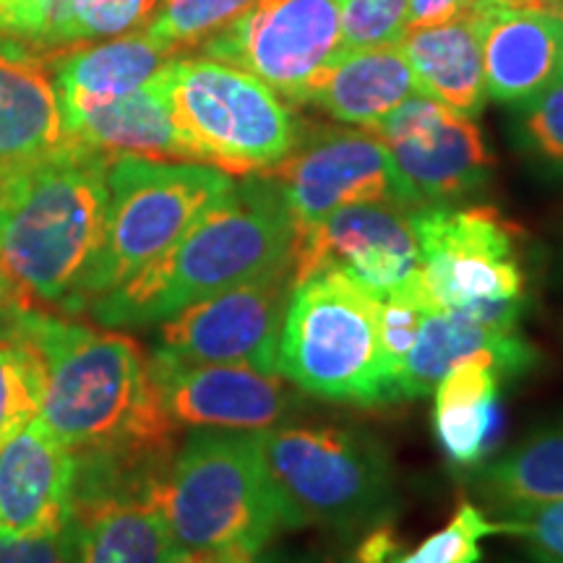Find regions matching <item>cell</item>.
Instances as JSON below:
<instances>
[{
    "label": "cell",
    "mask_w": 563,
    "mask_h": 563,
    "mask_svg": "<svg viewBox=\"0 0 563 563\" xmlns=\"http://www.w3.org/2000/svg\"><path fill=\"white\" fill-rule=\"evenodd\" d=\"M3 342L32 355L40 420L74 460H173L178 431L159 405L150 352L131 334L26 302Z\"/></svg>",
    "instance_id": "6da1fadb"
},
{
    "label": "cell",
    "mask_w": 563,
    "mask_h": 563,
    "mask_svg": "<svg viewBox=\"0 0 563 563\" xmlns=\"http://www.w3.org/2000/svg\"><path fill=\"white\" fill-rule=\"evenodd\" d=\"M295 238L298 228L277 183L266 175H245L165 256L89 302L87 313L108 329L162 323L191 302L292 269Z\"/></svg>",
    "instance_id": "7a4b0ae2"
},
{
    "label": "cell",
    "mask_w": 563,
    "mask_h": 563,
    "mask_svg": "<svg viewBox=\"0 0 563 563\" xmlns=\"http://www.w3.org/2000/svg\"><path fill=\"white\" fill-rule=\"evenodd\" d=\"M108 154L68 144L0 188V269L30 306L68 316L100 253Z\"/></svg>",
    "instance_id": "3957f363"
},
{
    "label": "cell",
    "mask_w": 563,
    "mask_h": 563,
    "mask_svg": "<svg viewBox=\"0 0 563 563\" xmlns=\"http://www.w3.org/2000/svg\"><path fill=\"white\" fill-rule=\"evenodd\" d=\"M154 506L178 551L245 548L264 553L295 530L266 464L262 431L196 428L175 449Z\"/></svg>",
    "instance_id": "277c9868"
},
{
    "label": "cell",
    "mask_w": 563,
    "mask_h": 563,
    "mask_svg": "<svg viewBox=\"0 0 563 563\" xmlns=\"http://www.w3.org/2000/svg\"><path fill=\"white\" fill-rule=\"evenodd\" d=\"M378 316L382 300L347 274L308 277L287 302L277 371L302 394L327 402L394 405Z\"/></svg>",
    "instance_id": "5b68a950"
},
{
    "label": "cell",
    "mask_w": 563,
    "mask_h": 563,
    "mask_svg": "<svg viewBox=\"0 0 563 563\" xmlns=\"http://www.w3.org/2000/svg\"><path fill=\"white\" fill-rule=\"evenodd\" d=\"M262 446L295 530L368 534L389 525L397 483L384 443L344 426H277Z\"/></svg>",
    "instance_id": "8992f818"
},
{
    "label": "cell",
    "mask_w": 563,
    "mask_h": 563,
    "mask_svg": "<svg viewBox=\"0 0 563 563\" xmlns=\"http://www.w3.org/2000/svg\"><path fill=\"white\" fill-rule=\"evenodd\" d=\"M180 136L196 162L245 178L272 170L300 136L277 91L245 70L207 55H175L162 68Z\"/></svg>",
    "instance_id": "52a82bcc"
},
{
    "label": "cell",
    "mask_w": 563,
    "mask_h": 563,
    "mask_svg": "<svg viewBox=\"0 0 563 563\" xmlns=\"http://www.w3.org/2000/svg\"><path fill=\"white\" fill-rule=\"evenodd\" d=\"M232 183V175L203 162L112 157L104 235L84 282L79 313L165 256Z\"/></svg>",
    "instance_id": "ba28073f"
},
{
    "label": "cell",
    "mask_w": 563,
    "mask_h": 563,
    "mask_svg": "<svg viewBox=\"0 0 563 563\" xmlns=\"http://www.w3.org/2000/svg\"><path fill=\"white\" fill-rule=\"evenodd\" d=\"M420 274L435 311L496 329H519L530 277L519 232L493 207L428 203L412 209Z\"/></svg>",
    "instance_id": "9c48e42d"
},
{
    "label": "cell",
    "mask_w": 563,
    "mask_h": 563,
    "mask_svg": "<svg viewBox=\"0 0 563 563\" xmlns=\"http://www.w3.org/2000/svg\"><path fill=\"white\" fill-rule=\"evenodd\" d=\"M199 51L262 79L287 104H306L342 53L340 0H253Z\"/></svg>",
    "instance_id": "30bf717a"
},
{
    "label": "cell",
    "mask_w": 563,
    "mask_h": 563,
    "mask_svg": "<svg viewBox=\"0 0 563 563\" xmlns=\"http://www.w3.org/2000/svg\"><path fill=\"white\" fill-rule=\"evenodd\" d=\"M258 175L277 183L298 230L355 203L418 209L386 144L368 129L308 125L292 152Z\"/></svg>",
    "instance_id": "8fae6325"
},
{
    "label": "cell",
    "mask_w": 563,
    "mask_h": 563,
    "mask_svg": "<svg viewBox=\"0 0 563 563\" xmlns=\"http://www.w3.org/2000/svg\"><path fill=\"white\" fill-rule=\"evenodd\" d=\"M292 287V269H282L191 302L157 323L152 355L279 373V332Z\"/></svg>",
    "instance_id": "7c38bea8"
},
{
    "label": "cell",
    "mask_w": 563,
    "mask_h": 563,
    "mask_svg": "<svg viewBox=\"0 0 563 563\" xmlns=\"http://www.w3.org/2000/svg\"><path fill=\"white\" fill-rule=\"evenodd\" d=\"M412 209L397 203H355L298 230L292 285L321 272H342L378 300L420 279V245Z\"/></svg>",
    "instance_id": "4fadbf2b"
},
{
    "label": "cell",
    "mask_w": 563,
    "mask_h": 563,
    "mask_svg": "<svg viewBox=\"0 0 563 563\" xmlns=\"http://www.w3.org/2000/svg\"><path fill=\"white\" fill-rule=\"evenodd\" d=\"M418 207L452 203L481 191L493 175V154L473 118L428 95H415L373 129Z\"/></svg>",
    "instance_id": "5bb4252c"
},
{
    "label": "cell",
    "mask_w": 563,
    "mask_h": 563,
    "mask_svg": "<svg viewBox=\"0 0 563 563\" xmlns=\"http://www.w3.org/2000/svg\"><path fill=\"white\" fill-rule=\"evenodd\" d=\"M159 405L175 431H269L285 426L306 402V394L282 373L249 365L180 363L150 352Z\"/></svg>",
    "instance_id": "9a60e30c"
},
{
    "label": "cell",
    "mask_w": 563,
    "mask_h": 563,
    "mask_svg": "<svg viewBox=\"0 0 563 563\" xmlns=\"http://www.w3.org/2000/svg\"><path fill=\"white\" fill-rule=\"evenodd\" d=\"M76 460L40 420L0 449V538H37L74 522Z\"/></svg>",
    "instance_id": "2e32d148"
},
{
    "label": "cell",
    "mask_w": 563,
    "mask_h": 563,
    "mask_svg": "<svg viewBox=\"0 0 563 563\" xmlns=\"http://www.w3.org/2000/svg\"><path fill=\"white\" fill-rule=\"evenodd\" d=\"M70 144L51 60L16 37H0V180Z\"/></svg>",
    "instance_id": "e0dca14e"
},
{
    "label": "cell",
    "mask_w": 563,
    "mask_h": 563,
    "mask_svg": "<svg viewBox=\"0 0 563 563\" xmlns=\"http://www.w3.org/2000/svg\"><path fill=\"white\" fill-rule=\"evenodd\" d=\"M481 13L485 95L522 104L559 79L563 19L548 11L509 9L496 0H475Z\"/></svg>",
    "instance_id": "ac0fdd59"
},
{
    "label": "cell",
    "mask_w": 563,
    "mask_h": 563,
    "mask_svg": "<svg viewBox=\"0 0 563 563\" xmlns=\"http://www.w3.org/2000/svg\"><path fill=\"white\" fill-rule=\"evenodd\" d=\"M467 361L490 363L511 382L532 371L538 352L519 329H496L460 313L428 311L410 355L394 378V405L428 397L449 371Z\"/></svg>",
    "instance_id": "d6986e66"
},
{
    "label": "cell",
    "mask_w": 563,
    "mask_h": 563,
    "mask_svg": "<svg viewBox=\"0 0 563 563\" xmlns=\"http://www.w3.org/2000/svg\"><path fill=\"white\" fill-rule=\"evenodd\" d=\"M162 68L131 95L63 112L70 144L87 146L108 157L133 154L150 159L196 162L173 118Z\"/></svg>",
    "instance_id": "ffe728a7"
},
{
    "label": "cell",
    "mask_w": 563,
    "mask_h": 563,
    "mask_svg": "<svg viewBox=\"0 0 563 563\" xmlns=\"http://www.w3.org/2000/svg\"><path fill=\"white\" fill-rule=\"evenodd\" d=\"M415 95H422V89L405 47L386 45L342 51L306 104H316L340 123L373 131Z\"/></svg>",
    "instance_id": "44dd1931"
},
{
    "label": "cell",
    "mask_w": 563,
    "mask_h": 563,
    "mask_svg": "<svg viewBox=\"0 0 563 563\" xmlns=\"http://www.w3.org/2000/svg\"><path fill=\"white\" fill-rule=\"evenodd\" d=\"M175 53L146 30L81 45L51 60L63 112L112 102L144 87Z\"/></svg>",
    "instance_id": "7402d4cb"
},
{
    "label": "cell",
    "mask_w": 563,
    "mask_h": 563,
    "mask_svg": "<svg viewBox=\"0 0 563 563\" xmlns=\"http://www.w3.org/2000/svg\"><path fill=\"white\" fill-rule=\"evenodd\" d=\"M422 95L475 118L485 102L481 13L475 0L449 21L410 30L402 40Z\"/></svg>",
    "instance_id": "603a6c76"
},
{
    "label": "cell",
    "mask_w": 563,
    "mask_h": 563,
    "mask_svg": "<svg viewBox=\"0 0 563 563\" xmlns=\"http://www.w3.org/2000/svg\"><path fill=\"white\" fill-rule=\"evenodd\" d=\"M506 378L485 361H467L435 384L433 431L449 464L475 470L498 431V397Z\"/></svg>",
    "instance_id": "cb8c5ba5"
},
{
    "label": "cell",
    "mask_w": 563,
    "mask_h": 563,
    "mask_svg": "<svg viewBox=\"0 0 563 563\" xmlns=\"http://www.w3.org/2000/svg\"><path fill=\"white\" fill-rule=\"evenodd\" d=\"M473 488L496 519L563 501V415L475 467Z\"/></svg>",
    "instance_id": "d4e9b609"
},
{
    "label": "cell",
    "mask_w": 563,
    "mask_h": 563,
    "mask_svg": "<svg viewBox=\"0 0 563 563\" xmlns=\"http://www.w3.org/2000/svg\"><path fill=\"white\" fill-rule=\"evenodd\" d=\"M76 563H175L165 517L146 498H104L74 509Z\"/></svg>",
    "instance_id": "484cf974"
},
{
    "label": "cell",
    "mask_w": 563,
    "mask_h": 563,
    "mask_svg": "<svg viewBox=\"0 0 563 563\" xmlns=\"http://www.w3.org/2000/svg\"><path fill=\"white\" fill-rule=\"evenodd\" d=\"M251 3L253 0H159L144 30L170 51L183 53L228 26Z\"/></svg>",
    "instance_id": "4316f807"
},
{
    "label": "cell",
    "mask_w": 563,
    "mask_h": 563,
    "mask_svg": "<svg viewBox=\"0 0 563 563\" xmlns=\"http://www.w3.org/2000/svg\"><path fill=\"white\" fill-rule=\"evenodd\" d=\"M514 139L540 170L563 178V76L517 104Z\"/></svg>",
    "instance_id": "83f0119b"
},
{
    "label": "cell",
    "mask_w": 563,
    "mask_h": 563,
    "mask_svg": "<svg viewBox=\"0 0 563 563\" xmlns=\"http://www.w3.org/2000/svg\"><path fill=\"white\" fill-rule=\"evenodd\" d=\"M159 0H70L51 47L110 40L150 24Z\"/></svg>",
    "instance_id": "f1b7e54d"
},
{
    "label": "cell",
    "mask_w": 563,
    "mask_h": 563,
    "mask_svg": "<svg viewBox=\"0 0 563 563\" xmlns=\"http://www.w3.org/2000/svg\"><path fill=\"white\" fill-rule=\"evenodd\" d=\"M493 534H504L501 522L490 519L475 504L462 501L443 530L422 540L415 551L397 553L389 563H481V543Z\"/></svg>",
    "instance_id": "f546056e"
},
{
    "label": "cell",
    "mask_w": 563,
    "mask_h": 563,
    "mask_svg": "<svg viewBox=\"0 0 563 563\" xmlns=\"http://www.w3.org/2000/svg\"><path fill=\"white\" fill-rule=\"evenodd\" d=\"M40 415L37 365L26 350L0 342V449Z\"/></svg>",
    "instance_id": "4dcf8cb0"
},
{
    "label": "cell",
    "mask_w": 563,
    "mask_h": 563,
    "mask_svg": "<svg viewBox=\"0 0 563 563\" xmlns=\"http://www.w3.org/2000/svg\"><path fill=\"white\" fill-rule=\"evenodd\" d=\"M342 51L402 45L410 0H340Z\"/></svg>",
    "instance_id": "1f68e13d"
},
{
    "label": "cell",
    "mask_w": 563,
    "mask_h": 563,
    "mask_svg": "<svg viewBox=\"0 0 563 563\" xmlns=\"http://www.w3.org/2000/svg\"><path fill=\"white\" fill-rule=\"evenodd\" d=\"M501 532L519 538L534 563H563V501L498 519Z\"/></svg>",
    "instance_id": "d6a6232c"
},
{
    "label": "cell",
    "mask_w": 563,
    "mask_h": 563,
    "mask_svg": "<svg viewBox=\"0 0 563 563\" xmlns=\"http://www.w3.org/2000/svg\"><path fill=\"white\" fill-rule=\"evenodd\" d=\"M0 563H76V525L37 538H0Z\"/></svg>",
    "instance_id": "836d02e7"
},
{
    "label": "cell",
    "mask_w": 563,
    "mask_h": 563,
    "mask_svg": "<svg viewBox=\"0 0 563 563\" xmlns=\"http://www.w3.org/2000/svg\"><path fill=\"white\" fill-rule=\"evenodd\" d=\"M45 26L42 0H0V37L37 42Z\"/></svg>",
    "instance_id": "e575fe53"
},
{
    "label": "cell",
    "mask_w": 563,
    "mask_h": 563,
    "mask_svg": "<svg viewBox=\"0 0 563 563\" xmlns=\"http://www.w3.org/2000/svg\"><path fill=\"white\" fill-rule=\"evenodd\" d=\"M470 0H410V13H407V32L420 30V26H433L441 21L456 16Z\"/></svg>",
    "instance_id": "d590c367"
},
{
    "label": "cell",
    "mask_w": 563,
    "mask_h": 563,
    "mask_svg": "<svg viewBox=\"0 0 563 563\" xmlns=\"http://www.w3.org/2000/svg\"><path fill=\"white\" fill-rule=\"evenodd\" d=\"M175 563H258V555L245 548H203V551H180Z\"/></svg>",
    "instance_id": "8d00e7d4"
},
{
    "label": "cell",
    "mask_w": 563,
    "mask_h": 563,
    "mask_svg": "<svg viewBox=\"0 0 563 563\" xmlns=\"http://www.w3.org/2000/svg\"><path fill=\"white\" fill-rule=\"evenodd\" d=\"M21 306H26V302L19 298V292L11 287L9 277L0 269V342L5 340V332H9L13 316H16Z\"/></svg>",
    "instance_id": "74e56055"
},
{
    "label": "cell",
    "mask_w": 563,
    "mask_h": 563,
    "mask_svg": "<svg viewBox=\"0 0 563 563\" xmlns=\"http://www.w3.org/2000/svg\"><path fill=\"white\" fill-rule=\"evenodd\" d=\"M42 3H45V26H42V34L37 37V42H34V45L51 47L55 32L60 30L63 19H66L70 0H42Z\"/></svg>",
    "instance_id": "f35d334b"
},
{
    "label": "cell",
    "mask_w": 563,
    "mask_h": 563,
    "mask_svg": "<svg viewBox=\"0 0 563 563\" xmlns=\"http://www.w3.org/2000/svg\"><path fill=\"white\" fill-rule=\"evenodd\" d=\"M496 3L509 5V9H534V11H548L563 19V0H496Z\"/></svg>",
    "instance_id": "ab89813d"
},
{
    "label": "cell",
    "mask_w": 563,
    "mask_h": 563,
    "mask_svg": "<svg viewBox=\"0 0 563 563\" xmlns=\"http://www.w3.org/2000/svg\"><path fill=\"white\" fill-rule=\"evenodd\" d=\"M258 563H332V561H321L313 559V555H292V553H258ZM355 563V561H350Z\"/></svg>",
    "instance_id": "60d3db41"
},
{
    "label": "cell",
    "mask_w": 563,
    "mask_h": 563,
    "mask_svg": "<svg viewBox=\"0 0 563 563\" xmlns=\"http://www.w3.org/2000/svg\"><path fill=\"white\" fill-rule=\"evenodd\" d=\"M559 76H563V55H561V70H559Z\"/></svg>",
    "instance_id": "b9f144b4"
},
{
    "label": "cell",
    "mask_w": 563,
    "mask_h": 563,
    "mask_svg": "<svg viewBox=\"0 0 563 563\" xmlns=\"http://www.w3.org/2000/svg\"><path fill=\"white\" fill-rule=\"evenodd\" d=\"M0 188H3V180H0Z\"/></svg>",
    "instance_id": "7bdbcfd3"
}]
</instances>
